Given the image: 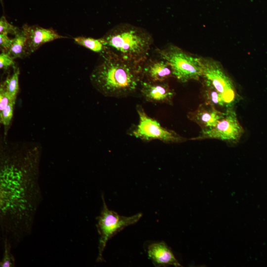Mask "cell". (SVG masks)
Here are the masks:
<instances>
[{"instance_id": "6da1fadb", "label": "cell", "mask_w": 267, "mask_h": 267, "mask_svg": "<svg viewBox=\"0 0 267 267\" xmlns=\"http://www.w3.org/2000/svg\"><path fill=\"white\" fill-rule=\"evenodd\" d=\"M41 148L35 143L5 144L0 153V225L4 238L17 243L31 232L42 194Z\"/></svg>"}, {"instance_id": "7a4b0ae2", "label": "cell", "mask_w": 267, "mask_h": 267, "mask_svg": "<svg viewBox=\"0 0 267 267\" xmlns=\"http://www.w3.org/2000/svg\"><path fill=\"white\" fill-rule=\"evenodd\" d=\"M91 72L93 87L106 97L123 98L133 94L142 80L141 63L119 58L107 52Z\"/></svg>"}, {"instance_id": "3957f363", "label": "cell", "mask_w": 267, "mask_h": 267, "mask_svg": "<svg viewBox=\"0 0 267 267\" xmlns=\"http://www.w3.org/2000/svg\"><path fill=\"white\" fill-rule=\"evenodd\" d=\"M101 38L112 54L140 64L146 59L153 43L152 35L146 29L128 23L115 26Z\"/></svg>"}, {"instance_id": "277c9868", "label": "cell", "mask_w": 267, "mask_h": 267, "mask_svg": "<svg viewBox=\"0 0 267 267\" xmlns=\"http://www.w3.org/2000/svg\"><path fill=\"white\" fill-rule=\"evenodd\" d=\"M160 57L171 66L174 77L184 83L198 81L203 76L202 57L187 52L174 44L157 49Z\"/></svg>"}, {"instance_id": "5b68a950", "label": "cell", "mask_w": 267, "mask_h": 267, "mask_svg": "<svg viewBox=\"0 0 267 267\" xmlns=\"http://www.w3.org/2000/svg\"><path fill=\"white\" fill-rule=\"evenodd\" d=\"M103 206L100 215L97 218L96 227L99 235L98 254L97 262L104 261L103 253L108 241L127 226L137 222L141 218V213L130 217L119 215L116 212L109 210L102 195Z\"/></svg>"}, {"instance_id": "8992f818", "label": "cell", "mask_w": 267, "mask_h": 267, "mask_svg": "<svg viewBox=\"0 0 267 267\" xmlns=\"http://www.w3.org/2000/svg\"><path fill=\"white\" fill-rule=\"evenodd\" d=\"M138 123L130 134L144 141L157 139L165 143H180L187 140L175 131L162 127L160 123L147 115L140 105H137Z\"/></svg>"}, {"instance_id": "52a82bcc", "label": "cell", "mask_w": 267, "mask_h": 267, "mask_svg": "<svg viewBox=\"0 0 267 267\" xmlns=\"http://www.w3.org/2000/svg\"><path fill=\"white\" fill-rule=\"evenodd\" d=\"M202 78L208 80L224 97L228 104L232 106L238 95L231 78L218 61L202 57Z\"/></svg>"}, {"instance_id": "ba28073f", "label": "cell", "mask_w": 267, "mask_h": 267, "mask_svg": "<svg viewBox=\"0 0 267 267\" xmlns=\"http://www.w3.org/2000/svg\"><path fill=\"white\" fill-rule=\"evenodd\" d=\"M244 130L238 119L232 106L227 108L223 117L212 129L201 131L200 134L190 140L216 139L228 142H238Z\"/></svg>"}, {"instance_id": "9c48e42d", "label": "cell", "mask_w": 267, "mask_h": 267, "mask_svg": "<svg viewBox=\"0 0 267 267\" xmlns=\"http://www.w3.org/2000/svg\"><path fill=\"white\" fill-rule=\"evenodd\" d=\"M21 28L27 39L28 56L46 43L57 39L67 38L60 35L52 28H44L39 25L24 24Z\"/></svg>"}, {"instance_id": "30bf717a", "label": "cell", "mask_w": 267, "mask_h": 267, "mask_svg": "<svg viewBox=\"0 0 267 267\" xmlns=\"http://www.w3.org/2000/svg\"><path fill=\"white\" fill-rule=\"evenodd\" d=\"M140 86V93L146 101L154 103L173 104L176 92L167 81L151 82L142 80Z\"/></svg>"}, {"instance_id": "8fae6325", "label": "cell", "mask_w": 267, "mask_h": 267, "mask_svg": "<svg viewBox=\"0 0 267 267\" xmlns=\"http://www.w3.org/2000/svg\"><path fill=\"white\" fill-rule=\"evenodd\" d=\"M225 112H222L212 105L200 104L194 111L187 113V118L206 131L213 128L223 117Z\"/></svg>"}, {"instance_id": "7c38bea8", "label": "cell", "mask_w": 267, "mask_h": 267, "mask_svg": "<svg viewBox=\"0 0 267 267\" xmlns=\"http://www.w3.org/2000/svg\"><path fill=\"white\" fill-rule=\"evenodd\" d=\"M141 73L142 79L151 82H165L174 77L171 66L161 57L145 60L141 63Z\"/></svg>"}, {"instance_id": "4fadbf2b", "label": "cell", "mask_w": 267, "mask_h": 267, "mask_svg": "<svg viewBox=\"0 0 267 267\" xmlns=\"http://www.w3.org/2000/svg\"><path fill=\"white\" fill-rule=\"evenodd\" d=\"M147 254L149 258L156 267L169 265L181 267L176 259L173 253L164 242H155L148 246Z\"/></svg>"}, {"instance_id": "5bb4252c", "label": "cell", "mask_w": 267, "mask_h": 267, "mask_svg": "<svg viewBox=\"0 0 267 267\" xmlns=\"http://www.w3.org/2000/svg\"><path fill=\"white\" fill-rule=\"evenodd\" d=\"M202 94L205 103L218 107H225L227 108L230 106L224 97L219 93L207 80L203 79Z\"/></svg>"}, {"instance_id": "9a60e30c", "label": "cell", "mask_w": 267, "mask_h": 267, "mask_svg": "<svg viewBox=\"0 0 267 267\" xmlns=\"http://www.w3.org/2000/svg\"><path fill=\"white\" fill-rule=\"evenodd\" d=\"M12 39V44L8 53L14 59L23 58L28 56L27 39L22 28Z\"/></svg>"}, {"instance_id": "2e32d148", "label": "cell", "mask_w": 267, "mask_h": 267, "mask_svg": "<svg viewBox=\"0 0 267 267\" xmlns=\"http://www.w3.org/2000/svg\"><path fill=\"white\" fill-rule=\"evenodd\" d=\"M77 44L84 46L92 51L99 53L101 55L105 54L108 50L104 44L101 38L94 39L90 37L80 36L74 38Z\"/></svg>"}, {"instance_id": "e0dca14e", "label": "cell", "mask_w": 267, "mask_h": 267, "mask_svg": "<svg viewBox=\"0 0 267 267\" xmlns=\"http://www.w3.org/2000/svg\"><path fill=\"white\" fill-rule=\"evenodd\" d=\"M19 69L15 68L13 74L2 83L9 97L15 101L19 90Z\"/></svg>"}, {"instance_id": "ac0fdd59", "label": "cell", "mask_w": 267, "mask_h": 267, "mask_svg": "<svg viewBox=\"0 0 267 267\" xmlns=\"http://www.w3.org/2000/svg\"><path fill=\"white\" fill-rule=\"evenodd\" d=\"M11 243L7 238H4V251L2 258L0 263V267H14L15 259L11 253Z\"/></svg>"}, {"instance_id": "d6986e66", "label": "cell", "mask_w": 267, "mask_h": 267, "mask_svg": "<svg viewBox=\"0 0 267 267\" xmlns=\"http://www.w3.org/2000/svg\"><path fill=\"white\" fill-rule=\"evenodd\" d=\"M15 102L10 103L3 110L0 111V122L5 129V134L7 128L11 123L13 115Z\"/></svg>"}, {"instance_id": "ffe728a7", "label": "cell", "mask_w": 267, "mask_h": 267, "mask_svg": "<svg viewBox=\"0 0 267 267\" xmlns=\"http://www.w3.org/2000/svg\"><path fill=\"white\" fill-rule=\"evenodd\" d=\"M20 30L18 27L13 26L8 22L4 16L0 19V34H9L15 35Z\"/></svg>"}, {"instance_id": "44dd1931", "label": "cell", "mask_w": 267, "mask_h": 267, "mask_svg": "<svg viewBox=\"0 0 267 267\" xmlns=\"http://www.w3.org/2000/svg\"><path fill=\"white\" fill-rule=\"evenodd\" d=\"M11 102H15V101L9 97L1 83L0 86V111L3 110Z\"/></svg>"}, {"instance_id": "7402d4cb", "label": "cell", "mask_w": 267, "mask_h": 267, "mask_svg": "<svg viewBox=\"0 0 267 267\" xmlns=\"http://www.w3.org/2000/svg\"><path fill=\"white\" fill-rule=\"evenodd\" d=\"M14 58L7 52H1L0 54V68L7 70L9 67L14 65Z\"/></svg>"}, {"instance_id": "603a6c76", "label": "cell", "mask_w": 267, "mask_h": 267, "mask_svg": "<svg viewBox=\"0 0 267 267\" xmlns=\"http://www.w3.org/2000/svg\"><path fill=\"white\" fill-rule=\"evenodd\" d=\"M13 39H10L7 35L0 34V49L1 52H7L9 51Z\"/></svg>"}]
</instances>
